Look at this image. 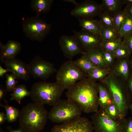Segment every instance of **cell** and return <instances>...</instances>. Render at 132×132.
Listing matches in <instances>:
<instances>
[{"mask_svg": "<svg viewBox=\"0 0 132 132\" xmlns=\"http://www.w3.org/2000/svg\"><path fill=\"white\" fill-rule=\"evenodd\" d=\"M0 47L1 62L4 60L15 57L21 49L20 44L13 40H9L5 45L0 42Z\"/></svg>", "mask_w": 132, "mask_h": 132, "instance_id": "16", "label": "cell"}, {"mask_svg": "<svg viewBox=\"0 0 132 132\" xmlns=\"http://www.w3.org/2000/svg\"><path fill=\"white\" fill-rule=\"evenodd\" d=\"M103 54L104 60L107 67L110 69L116 60L113 53L103 49Z\"/></svg>", "mask_w": 132, "mask_h": 132, "instance_id": "34", "label": "cell"}, {"mask_svg": "<svg viewBox=\"0 0 132 132\" xmlns=\"http://www.w3.org/2000/svg\"><path fill=\"white\" fill-rule=\"evenodd\" d=\"M123 10L127 14L132 17V5H127Z\"/></svg>", "mask_w": 132, "mask_h": 132, "instance_id": "38", "label": "cell"}, {"mask_svg": "<svg viewBox=\"0 0 132 132\" xmlns=\"http://www.w3.org/2000/svg\"><path fill=\"white\" fill-rule=\"evenodd\" d=\"M103 110L106 114L111 119L122 122L125 121V118L122 117L118 108L114 102L107 107Z\"/></svg>", "mask_w": 132, "mask_h": 132, "instance_id": "24", "label": "cell"}, {"mask_svg": "<svg viewBox=\"0 0 132 132\" xmlns=\"http://www.w3.org/2000/svg\"><path fill=\"white\" fill-rule=\"evenodd\" d=\"M74 61L87 75L96 66L84 55Z\"/></svg>", "mask_w": 132, "mask_h": 132, "instance_id": "26", "label": "cell"}, {"mask_svg": "<svg viewBox=\"0 0 132 132\" xmlns=\"http://www.w3.org/2000/svg\"><path fill=\"white\" fill-rule=\"evenodd\" d=\"M124 130V132H132V117L125 119Z\"/></svg>", "mask_w": 132, "mask_h": 132, "instance_id": "36", "label": "cell"}, {"mask_svg": "<svg viewBox=\"0 0 132 132\" xmlns=\"http://www.w3.org/2000/svg\"><path fill=\"white\" fill-rule=\"evenodd\" d=\"M130 61L131 68V72L132 73V56L130 58Z\"/></svg>", "mask_w": 132, "mask_h": 132, "instance_id": "45", "label": "cell"}, {"mask_svg": "<svg viewBox=\"0 0 132 132\" xmlns=\"http://www.w3.org/2000/svg\"><path fill=\"white\" fill-rule=\"evenodd\" d=\"M110 91L122 117L126 115L132 99L126 82L110 73L102 80Z\"/></svg>", "mask_w": 132, "mask_h": 132, "instance_id": "3", "label": "cell"}, {"mask_svg": "<svg viewBox=\"0 0 132 132\" xmlns=\"http://www.w3.org/2000/svg\"></svg>", "mask_w": 132, "mask_h": 132, "instance_id": "47", "label": "cell"}, {"mask_svg": "<svg viewBox=\"0 0 132 132\" xmlns=\"http://www.w3.org/2000/svg\"><path fill=\"white\" fill-rule=\"evenodd\" d=\"M30 95V91L27 90L25 85H17L11 94V100H15L19 104H21L22 99Z\"/></svg>", "mask_w": 132, "mask_h": 132, "instance_id": "23", "label": "cell"}, {"mask_svg": "<svg viewBox=\"0 0 132 132\" xmlns=\"http://www.w3.org/2000/svg\"><path fill=\"white\" fill-rule=\"evenodd\" d=\"M22 30L26 36L32 40L42 41L50 32L51 24L41 18L40 16L22 19Z\"/></svg>", "mask_w": 132, "mask_h": 132, "instance_id": "7", "label": "cell"}, {"mask_svg": "<svg viewBox=\"0 0 132 132\" xmlns=\"http://www.w3.org/2000/svg\"><path fill=\"white\" fill-rule=\"evenodd\" d=\"M113 54L116 59L130 58L131 55L127 47L123 44L115 51Z\"/></svg>", "mask_w": 132, "mask_h": 132, "instance_id": "33", "label": "cell"}, {"mask_svg": "<svg viewBox=\"0 0 132 132\" xmlns=\"http://www.w3.org/2000/svg\"><path fill=\"white\" fill-rule=\"evenodd\" d=\"M6 91L12 92L16 87L17 81L15 76L11 73L10 74H6Z\"/></svg>", "mask_w": 132, "mask_h": 132, "instance_id": "32", "label": "cell"}, {"mask_svg": "<svg viewBox=\"0 0 132 132\" xmlns=\"http://www.w3.org/2000/svg\"><path fill=\"white\" fill-rule=\"evenodd\" d=\"M54 0H32L30 3L31 7L36 14L40 16L41 14L45 13L50 10Z\"/></svg>", "mask_w": 132, "mask_h": 132, "instance_id": "21", "label": "cell"}, {"mask_svg": "<svg viewBox=\"0 0 132 132\" xmlns=\"http://www.w3.org/2000/svg\"><path fill=\"white\" fill-rule=\"evenodd\" d=\"M126 82L128 89L132 98V73H131Z\"/></svg>", "mask_w": 132, "mask_h": 132, "instance_id": "37", "label": "cell"}, {"mask_svg": "<svg viewBox=\"0 0 132 132\" xmlns=\"http://www.w3.org/2000/svg\"><path fill=\"white\" fill-rule=\"evenodd\" d=\"M110 73V69L96 66L87 74V77L96 81H101Z\"/></svg>", "mask_w": 132, "mask_h": 132, "instance_id": "22", "label": "cell"}, {"mask_svg": "<svg viewBox=\"0 0 132 132\" xmlns=\"http://www.w3.org/2000/svg\"><path fill=\"white\" fill-rule=\"evenodd\" d=\"M6 120V115L5 113L2 112H0V124L3 123Z\"/></svg>", "mask_w": 132, "mask_h": 132, "instance_id": "39", "label": "cell"}, {"mask_svg": "<svg viewBox=\"0 0 132 132\" xmlns=\"http://www.w3.org/2000/svg\"><path fill=\"white\" fill-rule=\"evenodd\" d=\"M127 16V14L123 10L113 17L115 30L118 34Z\"/></svg>", "mask_w": 132, "mask_h": 132, "instance_id": "30", "label": "cell"}, {"mask_svg": "<svg viewBox=\"0 0 132 132\" xmlns=\"http://www.w3.org/2000/svg\"><path fill=\"white\" fill-rule=\"evenodd\" d=\"M98 87L99 108L104 110L107 107L114 102L110 91L103 82L99 81Z\"/></svg>", "mask_w": 132, "mask_h": 132, "instance_id": "17", "label": "cell"}, {"mask_svg": "<svg viewBox=\"0 0 132 132\" xmlns=\"http://www.w3.org/2000/svg\"><path fill=\"white\" fill-rule=\"evenodd\" d=\"M48 113L44 105L28 104L20 111L19 122L24 132H39L43 130L48 119Z\"/></svg>", "mask_w": 132, "mask_h": 132, "instance_id": "2", "label": "cell"}, {"mask_svg": "<svg viewBox=\"0 0 132 132\" xmlns=\"http://www.w3.org/2000/svg\"><path fill=\"white\" fill-rule=\"evenodd\" d=\"M59 43L64 55L69 59L76 55H83L85 53L74 35H62L59 39Z\"/></svg>", "mask_w": 132, "mask_h": 132, "instance_id": "13", "label": "cell"}, {"mask_svg": "<svg viewBox=\"0 0 132 132\" xmlns=\"http://www.w3.org/2000/svg\"><path fill=\"white\" fill-rule=\"evenodd\" d=\"M99 17L98 20L102 25L115 30L113 17L103 11Z\"/></svg>", "mask_w": 132, "mask_h": 132, "instance_id": "31", "label": "cell"}, {"mask_svg": "<svg viewBox=\"0 0 132 132\" xmlns=\"http://www.w3.org/2000/svg\"><path fill=\"white\" fill-rule=\"evenodd\" d=\"M91 118L95 132H124L125 121L122 122L111 119L101 109L99 108Z\"/></svg>", "mask_w": 132, "mask_h": 132, "instance_id": "8", "label": "cell"}, {"mask_svg": "<svg viewBox=\"0 0 132 132\" xmlns=\"http://www.w3.org/2000/svg\"><path fill=\"white\" fill-rule=\"evenodd\" d=\"M65 90L56 82L39 81L32 86L30 91V96L34 103L53 106L61 99Z\"/></svg>", "mask_w": 132, "mask_h": 132, "instance_id": "4", "label": "cell"}, {"mask_svg": "<svg viewBox=\"0 0 132 132\" xmlns=\"http://www.w3.org/2000/svg\"><path fill=\"white\" fill-rule=\"evenodd\" d=\"M2 62L4 64L6 68L15 76L17 79L25 81L29 79L30 75L27 65L22 61L15 57L4 60Z\"/></svg>", "mask_w": 132, "mask_h": 132, "instance_id": "14", "label": "cell"}, {"mask_svg": "<svg viewBox=\"0 0 132 132\" xmlns=\"http://www.w3.org/2000/svg\"><path fill=\"white\" fill-rule=\"evenodd\" d=\"M130 58L116 59L110 68V73L126 82L132 73Z\"/></svg>", "mask_w": 132, "mask_h": 132, "instance_id": "15", "label": "cell"}, {"mask_svg": "<svg viewBox=\"0 0 132 132\" xmlns=\"http://www.w3.org/2000/svg\"><path fill=\"white\" fill-rule=\"evenodd\" d=\"M129 109H130L131 111L132 114V102L129 106Z\"/></svg>", "mask_w": 132, "mask_h": 132, "instance_id": "46", "label": "cell"}, {"mask_svg": "<svg viewBox=\"0 0 132 132\" xmlns=\"http://www.w3.org/2000/svg\"><path fill=\"white\" fill-rule=\"evenodd\" d=\"M123 44L132 54V32L124 37L122 39Z\"/></svg>", "mask_w": 132, "mask_h": 132, "instance_id": "35", "label": "cell"}, {"mask_svg": "<svg viewBox=\"0 0 132 132\" xmlns=\"http://www.w3.org/2000/svg\"><path fill=\"white\" fill-rule=\"evenodd\" d=\"M123 44L122 39L118 38L108 41L103 40L101 46L104 50L113 53Z\"/></svg>", "mask_w": 132, "mask_h": 132, "instance_id": "25", "label": "cell"}, {"mask_svg": "<svg viewBox=\"0 0 132 132\" xmlns=\"http://www.w3.org/2000/svg\"><path fill=\"white\" fill-rule=\"evenodd\" d=\"M124 4L132 5V0H123Z\"/></svg>", "mask_w": 132, "mask_h": 132, "instance_id": "43", "label": "cell"}, {"mask_svg": "<svg viewBox=\"0 0 132 132\" xmlns=\"http://www.w3.org/2000/svg\"><path fill=\"white\" fill-rule=\"evenodd\" d=\"M9 132H24L22 130L21 128L15 130H11Z\"/></svg>", "mask_w": 132, "mask_h": 132, "instance_id": "44", "label": "cell"}, {"mask_svg": "<svg viewBox=\"0 0 132 132\" xmlns=\"http://www.w3.org/2000/svg\"><path fill=\"white\" fill-rule=\"evenodd\" d=\"M100 4L102 11L113 17L121 10L124 4L123 0H102Z\"/></svg>", "mask_w": 132, "mask_h": 132, "instance_id": "18", "label": "cell"}, {"mask_svg": "<svg viewBox=\"0 0 132 132\" xmlns=\"http://www.w3.org/2000/svg\"><path fill=\"white\" fill-rule=\"evenodd\" d=\"M78 21L81 29L100 36V23L99 20L92 18H79Z\"/></svg>", "mask_w": 132, "mask_h": 132, "instance_id": "20", "label": "cell"}, {"mask_svg": "<svg viewBox=\"0 0 132 132\" xmlns=\"http://www.w3.org/2000/svg\"><path fill=\"white\" fill-rule=\"evenodd\" d=\"M0 105L3 107L6 112V120L9 122H12L16 121L19 117L20 111L14 107L6 104Z\"/></svg>", "mask_w": 132, "mask_h": 132, "instance_id": "27", "label": "cell"}, {"mask_svg": "<svg viewBox=\"0 0 132 132\" xmlns=\"http://www.w3.org/2000/svg\"><path fill=\"white\" fill-rule=\"evenodd\" d=\"M27 65L29 74L36 78L46 79L55 70L53 64L38 56Z\"/></svg>", "mask_w": 132, "mask_h": 132, "instance_id": "10", "label": "cell"}, {"mask_svg": "<svg viewBox=\"0 0 132 132\" xmlns=\"http://www.w3.org/2000/svg\"><path fill=\"white\" fill-rule=\"evenodd\" d=\"M65 2H71V3H73V4L75 5V6H76L79 3L77 2L75 0H63Z\"/></svg>", "mask_w": 132, "mask_h": 132, "instance_id": "42", "label": "cell"}, {"mask_svg": "<svg viewBox=\"0 0 132 132\" xmlns=\"http://www.w3.org/2000/svg\"><path fill=\"white\" fill-rule=\"evenodd\" d=\"M67 99L76 104L83 112L95 113L98 110V83L86 77L78 81L67 89Z\"/></svg>", "mask_w": 132, "mask_h": 132, "instance_id": "1", "label": "cell"}, {"mask_svg": "<svg viewBox=\"0 0 132 132\" xmlns=\"http://www.w3.org/2000/svg\"><path fill=\"white\" fill-rule=\"evenodd\" d=\"M87 77V74L71 60L64 63L58 70L56 82L68 89L76 83Z\"/></svg>", "mask_w": 132, "mask_h": 132, "instance_id": "6", "label": "cell"}, {"mask_svg": "<svg viewBox=\"0 0 132 132\" xmlns=\"http://www.w3.org/2000/svg\"><path fill=\"white\" fill-rule=\"evenodd\" d=\"M91 121L81 116L63 123L54 126L51 132H94Z\"/></svg>", "mask_w": 132, "mask_h": 132, "instance_id": "9", "label": "cell"}, {"mask_svg": "<svg viewBox=\"0 0 132 132\" xmlns=\"http://www.w3.org/2000/svg\"><path fill=\"white\" fill-rule=\"evenodd\" d=\"M132 32V17L128 15L122 26L118 34V38L121 39Z\"/></svg>", "mask_w": 132, "mask_h": 132, "instance_id": "29", "label": "cell"}, {"mask_svg": "<svg viewBox=\"0 0 132 132\" xmlns=\"http://www.w3.org/2000/svg\"><path fill=\"white\" fill-rule=\"evenodd\" d=\"M102 12L100 4L93 0H87L75 6L70 14L78 19H93Z\"/></svg>", "mask_w": 132, "mask_h": 132, "instance_id": "11", "label": "cell"}, {"mask_svg": "<svg viewBox=\"0 0 132 132\" xmlns=\"http://www.w3.org/2000/svg\"><path fill=\"white\" fill-rule=\"evenodd\" d=\"M100 23V35L103 40L108 41L118 38V34L115 30Z\"/></svg>", "mask_w": 132, "mask_h": 132, "instance_id": "28", "label": "cell"}, {"mask_svg": "<svg viewBox=\"0 0 132 132\" xmlns=\"http://www.w3.org/2000/svg\"><path fill=\"white\" fill-rule=\"evenodd\" d=\"M72 30L73 35L85 52L101 46L103 40L100 35L82 29Z\"/></svg>", "mask_w": 132, "mask_h": 132, "instance_id": "12", "label": "cell"}, {"mask_svg": "<svg viewBox=\"0 0 132 132\" xmlns=\"http://www.w3.org/2000/svg\"><path fill=\"white\" fill-rule=\"evenodd\" d=\"M83 111L75 103L67 99H61L48 113V119L60 124L81 117Z\"/></svg>", "mask_w": 132, "mask_h": 132, "instance_id": "5", "label": "cell"}, {"mask_svg": "<svg viewBox=\"0 0 132 132\" xmlns=\"http://www.w3.org/2000/svg\"><path fill=\"white\" fill-rule=\"evenodd\" d=\"M5 94L4 90L2 88H0V100H1L4 97Z\"/></svg>", "mask_w": 132, "mask_h": 132, "instance_id": "41", "label": "cell"}, {"mask_svg": "<svg viewBox=\"0 0 132 132\" xmlns=\"http://www.w3.org/2000/svg\"><path fill=\"white\" fill-rule=\"evenodd\" d=\"M84 55L95 66L108 68L104 60L103 49L101 46L86 52Z\"/></svg>", "mask_w": 132, "mask_h": 132, "instance_id": "19", "label": "cell"}, {"mask_svg": "<svg viewBox=\"0 0 132 132\" xmlns=\"http://www.w3.org/2000/svg\"><path fill=\"white\" fill-rule=\"evenodd\" d=\"M8 72H10V71L7 68L4 69L1 66H0V77H2L3 75Z\"/></svg>", "mask_w": 132, "mask_h": 132, "instance_id": "40", "label": "cell"}]
</instances>
